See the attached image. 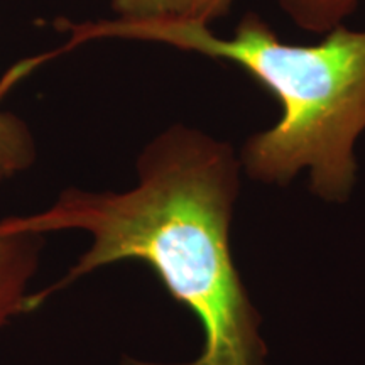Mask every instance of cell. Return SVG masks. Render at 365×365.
<instances>
[{
  "label": "cell",
  "instance_id": "8992f818",
  "mask_svg": "<svg viewBox=\"0 0 365 365\" xmlns=\"http://www.w3.org/2000/svg\"><path fill=\"white\" fill-rule=\"evenodd\" d=\"M282 11L303 31L327 34L355 12L359 0H277Z\"/></svg>",
  "mask_w": 365,
  "mask_h": 365
},
{
  "label": "cell",
  "instance_id": "6da1fadb",
  "mask_svg": "<svg viewBox=\"0 0 365 365\" xmlns=\"http://www.w3.org/2000/svg\"><path fill=\"white\" fill-rule=\"evenodd\" d=\"M239 168L230 144L178 124L140 153L134 188H66L43 212L11 217L34 234L78 230L90 239L56 282L33 291L27 313L105 266L143 262L202 325V352L181 365H264L259 314L230 250Z\"/></svg>",
  "mask_w": 365,
  "mask_h": 365
},
{
  "label": "cell",
  "instance_id": "277c9868",
  "mask_svg": "<svg viewBox=\"0 0 365 365\" xmlns=\"http://www.w3.org/2000/svg\"><path fill=\"white\" fill-rule=\"evenodd\" d=\"M235 0H112L125 24H203L225 17Z\"/></svg>",
  "mask_w": 365,
  "mask_h": 365
},
{
  "label": "cell",
  "instance_id": "3957f363",
  "mask_svg": "<svg viewBox=\"0 0 365 365\" xmlns=\"http://www.w3.org/2000/svg\"><path fill=\"white\" fill-rule=\"evenodd\" d=\"M43 247L44 235L17 227L11 217L0 220V330L27 313Z\"/></svg>",
  "mask_w": 365,
  "mask_h": 365
},
{
  "label": "cell",
  "instance_id": "5b68a950",
  "mask_svg": "<svg viewBox=\"0 0 365 365\" xmlns=\"http://www.w3.org/2000/svg\"><path fill=\"white\" fill-rule=\"evenodd\" d=\"M38 158V148L24 118L0 112V185L29 170Z\"/></svg>",
  "mask_w": 365,
  "mask_h": 365
},
{
  "label": "cell",
  "instance_id": "7a4b0ae2",
  "mask_svg": "<svg viewBox=\"0 0 365 365\" xmlns=\"http://www.w3.org/2000/svg\"><path fill=\"white\" fill-rule=\"evenodd\" d=\"M63 51L95 39H132L235 63L279 100L282 117L242 149L252 180L287 185L301 170L327 202L341 203L355 185V140L365 130V31L336 26L318 44L282 43L259 14L247 12L234 38L203 24H125L117 19L65 22Z\"/></svg>",
  "mask_w": 365,
  "mask_h": 365
}]
</instances>
